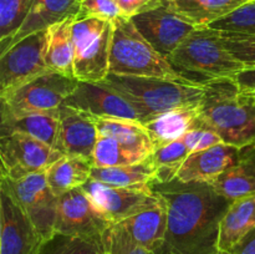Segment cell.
I'll use <instances>...</instances> for the list:
<instances>
[{
	"instance_id": "obj_1",
	"label": "cell",
	"mask_w": 255,
	"mask_h": 254,
	"mask_svg": "<svg viewBox=\"0 0 255 254\" xmlns=\"http://www.w3.org/2000/svg\"><path fill=\"white\" fill-rule=\"evenodd\" d=\"M167 204V233L157 254H218L219 228L231 199L209 183L152 182Z\"/></svg>"
},
{
	"instance_id": "obj_2",
	"label": "cell",
	"mask_w": 255,
	"mask_h": 254,
	"mask_svg": "<svg viewBox=\"0 0 255 254\" xmlns=\"http://www.w3.org/2000/svg\"><path fill=\"white\" fill-rule=\"evenodd\" d=\"M197 127L216 132L224 143L238 148L255 144V97L239 89L234 79L204 82Z\"/></svg>"
},
{
	"instance_id": "obj_3",
	"label": "cell",
	"mask_w": 255,
	"mask_h": 254,
	"mask_svg": "<svg viewBox=\"0 0 255 254\" xmlns=\"http://www.w3.org/2000/svg\"><path fill=\"white\" fill-rule=\"evenodd\" d=\"M105 84L128 100L141 116V122L177 107L199 104L204 82H179L157 77L109 74Z\"/></svg>"
},
{
	"instance_id": "obj_4",
	"label": "cell",
	"mask_w": 255,
	"mask_h": 254,
	"mask_svg": "<svg viewBox=\"0 0 255 254\" xmlns=\"http://www.w3.org/2000/svg\"><path fill=\"white\" fill-rule=\"evenodd\" d=\"M110 74L122 76L157 77L179 82H191L157 51L137 30L131 17L120 16L112 21Z\"/></svg>"
},
{
	"instance_id": "obj_5",
	"label": "cell",
	"mask_w": 255,
	"mask_h": 254,
	"mask_svg": "<svg viewBox=\"0 0 255 254\" xmlns=\"http://www.w3.org/2000/svg\"><path fill=\"white\" fill-rule=\"evenodd\" d=\"M168 60L187 79L193 75L201 82L234 79L246 69L226 46L221 32L211 27H197Z\"/></svg>"
},
{
	"instance_id": "obj_6",
	"label": "cell",
	"mask_w": 255,
	"mask_h": 254,
	"mask_svg": "<svg viewBox=\"0 0 255 254\" xmlns=\"http://www.w3.org/2000/svg\"><path fill=\"white\" fill-rule=\"evenodd\" d=\"M112 30V21L97 17L75 19L74 72L79 81L101 82L110 74Z\"/></svg>"
},
{
	"instance_id": "obj_7",
	"label": "cell",
	"mask_w": 255,
	"mask_h": 254,
	"mask_svg": "<svg viewBox=\"0 0 255 254\" xmlns=\"http://www.w3.org/2000/svg\"><path fill=\"white\" fill-rule=\"evenodd\" d=\"M77 84L76 77L55 71L45 72L20 86L0 92V116L59 110Z\"/></svg>"
},
{
	"instance_id": "obj_8",
	"label": "cell",
	"mask_w": 255,
	"mask_h": 254,
	"mask_svg": "<svg viewBox=\"0 0 255 254\" xmlns=\"http://www.w3.org/2000/svg\"><path fill=\"white\" fill-rule=\"evenodd\" d=\"M0 186L26 213L45 241L56 234L59 197L55 196L46 181V171L29 174L17 181L1 178Z\"/></svg>"
},
{
	"instance_id": "obj_9",
	"label": "cell",
	"mask_w": 255,
	"mask_h": 254,
	"mask_svg": "<svg viewBox=\"0 0 255 254\" xmlns=\"http://www.w3.org/2000/svg\"><path fill=\"white\" fill-rule=\"evenodd\" d=\"M49 29L30 34L0 55V92L20 86L24 82L51 71L46 52Z\"/></svg>"
},
{
	"instance_id": "obj_10",
	"label": "cell",
	"mask_w": 255,
	"mask_h": 254,
	"mask_svg": "<svg viewBox=\"0 0 255 254\" xmlns=\"http://www.w3.org/2000/svg\"><path fill=\"white\" fill-rule=\"evenodd\" d=\"M64 154L42 143L39 139L22 133L0 136L1 178L17 181L29 174L46 171Z\"/></svg>"
},
{
	"instance_id": "obj_11",
	"label": "cell",
	"mask_w": 255,
	"mask_h": 254,
	"mask_svg": "<svg viewBox=\"0 0 255 254\" xmlns=\"http://www.w3.org/2000/svg\"><path fill=\"white\" fill-rule=\"evenodd\" d=\"M82 188L114 224L152 208L162 201V197L152 189L151 184L117 187L90 178Z\"/></svg>"
},
{
	"instance_id": "obj_12",
	"label": "cell",
	"mask_w": 255,
	"mask_h": 254,
	"mask_svg": "<svg viewBox=\"0 0 255 254\" xmlns=\"http://www.w3.org/2000/svg\"><path fill=\"white\" fill-rule=\"evenodd\" d=\"M112 224L82 187L59 197L56 233L101 238L104 232Z\"/></svg>"
},
{
	"instance_id": "obj_13",
	"label": "cell",
	"mask_w": 255,
	"mask_h": 254,
	"mask_svg": "<svg viewBox=\"0 0 255 254\" xmlns=\"http://www.w3.org/2000/svg\"><path fill=\"white\" fill-rule=\"evenodd\" d=\"M131 20L142 36L167 59L197 29L172 9L169 0Z\"/></svg>"
},
{
	"instance_id": "obj_14",
	"label": "cell",
	"mask_w": 255,
	"mask_h": 254,
	"mask_svg": "<svg viewBox=\"0 0 255 254\" xmlns=\"http://www.w3.org/2000/svg\"><path fill=\"white\" fill-rule=\"evenodd\" d=\"M44 243L26 213L0 186V254H39Z\"/></svg>"
},
{
	"instance_id": "obj_15",
	"label": "cell",
	"mask_w": 255,
	"mask_h": 254,
	"mask_svg": "<svg viewBox=\"0 0 255 254\" xmlns=\"http://www.w3.org/2000/svg\"><path fill=\"white\" fill-rule=\"evenodd\" d=\"M64 105L99 119L141 122V116L133 105L105 82L79 81L75 91L67 97Z\"/></svg>"
},
{
	"instance_id": "obj_16",
	"label": "cell",
	"mask_w": 255,
	"mask_h": 254,
	"mask_svg": "<svg viewBox=\"0 0 255 254\" xmlns=\"http://www.w3.org/2000/svg\"><path fill=\"white\" fill-rule=\"evenodd\" d=\"M99 131L94 117L76 109L60 107V127L56 149L64 156L80 157L92 163Z\"/></svg>"
},
{
	"instance_id": "obj_17",
	"label": "cell",
	"mask_w": 255,
	"mask_h": 254,
	"mask_svg": "<svg viewBox=\"0 0 255 254\" xmlns=\"http://www.w3.org/2000/svg\"><path fill=\"white\" fill-rule=\"evenodd\" d=\"M241 149L232 144L219 143L203 151L192 152L179 168L177 178L181 182L211 183L238 162Z\"/></svg>"
},
{
	"instance_id": "obj_18",
	"label": "cell",
	"mask_w": 255,
	"mask_h": 254,
	"mask_svg": "<svg viewBox=\"0 0 255 254\" xmlns=\"http://www.w3.org/2000/svg\"><path fill=\"white\" fill-rule=\"evenodd\" d=\"M157 193V192H156ZM138 246L158 253L163 247L167 233V204L161 203L120 222Z\"/></svg>"
},
{
	"instance_id": "obj_19",
	"label": "cell",
	"mask_w": 255,
	"mask_h": 254,
	"mask_svg": "<svg viewBox=\"0 0 255 254\" xmlns=\"http://www.w3.org/2000/svg\"><path fill=\"white\" fill-rule=\"evenodd\" d=\"M0 117V136L7 133L27 134L56 149L60 127V109L54 111L27 112Z\"/></svg>"
},
{
	"instance_id": "obj_20",
	"label": "cell",
	"mask_w": 255,
	"mask_h": 254,
	"mask_svg": "<svg viewBox=\"0 0 255 254\" xmlns=\"http://www.w3.org/2000/svg\"><path fill=\"white\" fill-rule=\"evenodd\" d=\"M81 1L82 0H32L24 24L12 37L9 46L30 34L49 29L69 17H77L81 10Z\"/></svg>"
},
{
	"instance_id": "obj_21",
	"label": "cell",
	"mask_w": 255,
	"mask_h": 254,
	"mask_svg": "<svg viewBox=\"0 0 255 254\" xmlns=\"http://www.w3.org/2000/svg\"><path fill=\"white\" fill-rule=\"evenodd\" d=\"M209 184L231 201L255 194V144L242 148L238 162Z\"/></svg>"
},
{
	"instance_id": "obj_22",
	"label": "cell",
	"mask_w": 255,
	"mask_h": 254,
	"mask_svg": "<svg viewBox=\"0 0 255 254\" xmlns=\"http://www.w3.org/2000/svg\"><path fill=\"white\" fill-rule=\"evenodd\" d=\"M198 105L177 107L142 122L148 129L156 148L182 138L189 129L196 128L199 115Z\"/></svg>"
},
{
	"instance_id": "obj_23",
	"label": "cell",
	"mask_w": 255,
	"mask_h": 254,
	"mask_svg": "<svg viewBox=\"0 0 255 254\" xmlns=\"http://www.w3.org/2000/svg\"><path fill=\"white\" fill-rule=\"evenodd\" d=\"M255 227V194L232 202L219 228L218 254H226Z\"/></svg>"
},
{
	"instance_id": "obj_24",
	"label": "cell",
	"mask_w": 255,
	"mask_h": 254,
	"mask_svg": "<svg viewBox=\"0 0 255 254\" xmlns=\"http://www.w3.org/2000/svg\"><path fill=\"white\" fill-rule=\"evenodd\" d=\"M99 136L109 137L124 146L151 156L156 149L153 139L142 122L121 119H99L94 117Z\"/></svg>"
},
{
	"instance_id": "obj_25",
	"label": "cell",
	"mask_w": 255,
	"mask_h": 254,
	"mask_svg": "<svg viewBox=\"0 0 255 254\" xmlns=\"http://www.w3.org/2000/svg\"><path fill=\"white\" fill-rule=\"evenodd\" d=\"M249 0H169L172 9L196 27H208Z\"/></svg>"
},
{
	"instance_id": "obj_26",
	"label": "cell",
	"mask_w": 255,
	"mask_h": 254,
	"mask_svg": "<svg viewBox=\"0 0 255 254\" xmlns=\"http://www.w3.org/2000/svg\"><path fill=\"white\" fill-rule=\"evenodd\" d=\"M76 17H69L49 27L46 62L51 71L75 77V45L72 24Z\"/></svg>"
},
{
	"instance_id": "obj_27",
	"label": "cell",
	"mask_w": 255,
	"mask_h": 254,
	"mask_svg": "<svg viewBox=\"0 0 255 254\" xmlns=\"http://www.w3.org/2000/svg\"><path fill=\"white\" fill-rule=\"evenodd\" d=\"M92 163L80 157L62 156L46 169V181L56 197L80 188L91 178Z\"/></svg>"
},
{
	"instance_id": "obj_28",
	"label": "cell",
	"mask_w": 255,
	"mask_h": 254,
	"mask_svg": "<svg viewBox=\"0 0 255 254\" xmlns=\"http://www.w3.org/2000/svg\"><path fill=\"white\" fill-rule=\"evenodd\" d=\"M156 172V166L148 157L144 161L128 166L107 168L92 167L91 179L117 187H144L154 181Z\"/></svg>"
},
{
	"instance_id": "obj_29",
	"label": "cell",
	"mask_w": 255,
	"mask_h": 254,
	"mask_svg": "<svg viewBox=\"0 0 255 254\" xmlns=\"http://www.w3.org/2000/svg\"><path fill=\"white\" fill-rule=\"evenodd\" d=\"M189 154L191 151L183 138L157 147L153 153L149 156L157 168L156 178L153 182L167 183L176 179L179 168Z\"/></svg>"
},
{
	"instance_id": "obj_30",
	"label": "cell",
	"mask_w": 255,
	"mask_h": 254,
	"mask_svg": "<svg viewBox=\"0 0 255 254\" xmlns=\"http://www.w3.org/2000/svg\"><path fill=\"white\" fill-rule=\"evenodd\" d=\"M148 158L141 152L133 151L120 142L109 137L99 136L92 157V167L107 168V167L128 166L138 163Z\"/></svg>"
},
{
	"instance_id": "obj_31",
	"label": "cell",
	"mask_w": 255,
	"mask_h": 254,
	"mask_svg": "<svg viewBox=\"0 0 255 254\" xmlns=\"http://www.w3.org/2000/svg\"><path fill=\"white\" fill-rule=\"evenodd\" d=\"M39 254H105L101 238L56 233L45 241Z\"/></svg>"
},
{
	"instance_id": "obj_32",
	"label": "cell",
	"mask_w": 255,
	"mask_h": 254,
	"mask_svg": "<svg viewBox=\"0 0 255 254\" xmlns=\"http://www.w3.org/2000/svg\"><path fill=\"white\" fill-rule=\"evenodd\" d=\"M32 0H0V47H9L12 37L24 24Z\"/></svg>"
},
{
	"instance_id": "obj_33",
	"label": "cell",
	"mask_w": 255,
	"mask_h": 254,
	"mask_svg": "<svg viewBox=\"0 0 255 254\" xmlns=\"http://www.w3.org/2000/svg\"><path fill=\"white\" fill-rule=\"evenodd\" d=\"M208 27L226 36H255V0H249Z\"/></svg>"
},
{
	"instance_id": "obj_34",
	"label": "cell",
	"mask_w": 255,
	"mask_h": 254,
	"mask_svg": "<svg viewBox=\"0 0 255 254\" xmlns=\"http://www.w3.org/2000/svg\"><path fill=\"white\" fill-rule=\"evenodd\" d=\"M105 254H156L138 246L120 223L110 226L102 234Z\"/></svg>"
},
{
	"instance_id": "obj_35",
	"label": "cell",
	"mask_w": 255,
	"mask_h": 254,
	"mask_svg": "<svg viewBox=\"0 0 255 254\" xmlns=\"http://www.w3.org/2000/svg\"><path fill=\"white\" fill-rule=\"evenodd\" d=\"M120 16H125L116 0H82L81 10L76 19L97 17V19L115 21Z\"/></svg>"
},
{
	"instance_id": "obj_36",
	"label": "cell",
	"mask_w": 255,
	"mask_h": 254,
	"mask_svg": "<svg viewBox=\"0 0 255 254\" xmlns=\"http://www.w3.org/2000/svg\"><path fill=\"white\" fill-rule=\"evenodd\" d=\"M222 36L229 51L244 65V67H255V36H226L223 34Z\"/></svg>"
},
{
	"instance_id": "obj_37",
	"label": "cell",
	"mask_w": 255,
	"mask_h": 254,
	"mask_svg": "<svg viewBox=\"0 0 255 254\" xmlns=\"http://www.w3.org/2000/svg\"><path fill=\"white\" fill-rule=\"evenodd\" d=\"M182 138L186 142L191 153L211 148V147L217 146L219 143H224L223 139L216 132L206 128V127H196V128L189 129Z\"/></svg>"
},
{
	"instance_id": "obj_38",
	"label": "cell",
	"mask_w": 255,
	"mask_h": 254,
	"mask_svg": "<svg viewBox=\"0 0 255 254\" xmlns=\"http://www.w3.org/2000/svg\"><path fill=\"white\" fill-rule=\"evenodd\" d=\"M163 1L164 0H116L122 14L127 17H132L149 9H153Z\"/></svg>"
},
{
	"instance_id": "obj_39",
	"label": "cell",
	"mask_w": 255,
	"mask_h": 254,
	"mask_svg": "<svg viewBox=\"0 0 255 254\" xmlns=\"http://www.w3.org/2000/svg\"><path fill=\"white\" fill-rule=\"evenodd\" d=\"M234 80L238 84L239 89L246 94L255 92V67H246L234 77Z\"/></svg>"
},
{
	"instance_id": "obj_40",
	"label": "cell",
	"mask_w": 255,
	"mask_h": 254,
	"mask_svg": "<svg viewBox=\"0 0 255 254\" xmlns=\"http://www.w3.org/2000/svg\"><path fill=\"white\" fill-rule=\"evenodd\" d=\"M226 254H255V227Z\"/></svg>"
},
{
	"instance_id": "obj_41",
	"label": "cell",
	"mask_w": 255,
	"mask_h": 254,
	"mask_svg": "<svg viewBox=\"0 0 255 254\" xmlns=\"http://www.w3.org/2000/svg\"><path fill=\"white\" fill-rule=\"evenodd\" d=\"M252 95V96H254L255 97V92H254V94H251Z\"/></svg>"
}]
</instances>
